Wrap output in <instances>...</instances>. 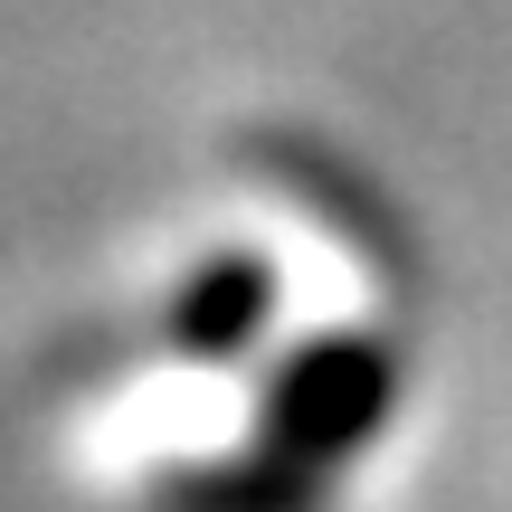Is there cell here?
I'll return each instance as SVG.
<instances>
[{
    "label": "cell",
    "instance_id": "1",
    "mask_svg": "<svg viewBox=\"0 0 512 512\" xmlns=\"http://www.w3.org/2000/svg\"><path fill=\"white\" fill-rule=\"evenodd\" d=\"M380 399H389V370H380V351H313L304 370H294V389H285V437H304V446H351L370 418H380Z\"/></svg>",
    "mask_w": 512,
    "mask_h": 512
}]
</instances>
